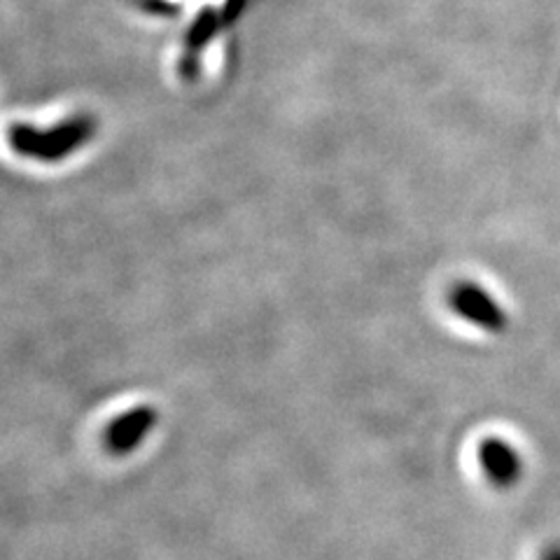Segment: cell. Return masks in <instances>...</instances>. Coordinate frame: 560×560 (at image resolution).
Returning <instances> with one entry per match:
<instances>
[{"instance_id":"obj_4","label":"cell","mask_w":560,"mask_h":560,"mask_svg":"<svg viewBox=\"0 0 560 560\" xmlns=\"http://www.w3.org/2000/svg\"><path fill=\"white\" fill-rule=\"evenodd\" d=\"M156 425V411L152 407H136L127 413L115 418L113 423L103 432V446L110 455H129L140 444L145 442V436Z\"/></svg>"},{"instance_id":"obj_7","label":"cell","mask_w":560,"mask_h":560,"mask_svg":"<svg viewBox=\"0 0 560 560\" xmlns=\"http://www.w3.org/2000/svg\"><path fill=\"white\" fill-rule=\"evenodd\" d=\"M539 560H560V541H556V545H549L545 551H541Z\"/></svg>"},{"instance_id":"obj_6","label":"cell","mask_w":560,"mask_h":560,"mask_svg":"<svg viewBox=\"0 0 560 560\" xmlns=\"http://www.w3.org/2000/svg\"><path fill=\"white\" fill-rule=\"evenodd\" d=\"M243 8H245V0H226L224 10H222V14H220L222 26L234 24V22L238 20V14L243 12Z\"/></svg>"},{"instance_id":"obj_2","label":"cell","mask_w":560,"mask_h":560,"mask_svg":"<svg viewBox=\"0 0 560 560\" xmlns=\"http://www.w3.org/2000/svg\"><path fill=\"white\" fill-rule=\"evenodd\" d=\"M446 302L460 320L486 331V335L500 337L510 329V311L498 302L493 292L475 283V280H460V283H455L446 294Z\"/></svg>"},{"instance_id":"obj_1","label":"cell","mask_w":560,"mask_h":560,"mask_svg":"<svg viewBox=\"0 0 560 560\" xmlns=\"http://www.w3.org/2000/svg\"><path fill=\"white\" fill-rule=\"evenodd\" d=\"M96 133V119L90 115L70 117L49 129L12 125L8 140L16 154L38 162H61L84 148Z\"/></svg>"},{"instance_id":"obj_5","label":"cell","mask_w":560,"mask_h":560,"mask_svg":"<svg viewBox=\"0 0 560 560\" xmlns=\"http://www.w3.org/2000/svg\"><path fill=\"white\" fill-rule=\"evenodd\" d=\"M222 24L220 14L213 8H206L197 14V20L185 33V45L180 55V78L195 82L201 70V51L213 40L218 26Z\"/></svg>"},{"instance_id":"obj_3","label":"cell","mask_w":560,"mask_h":560,"mask_svg":"<svg viewBox=\"0 0 560 560\" xmlns=\"http://www.w3.org/2000/svg\"><path fill=\"white\" fill-rule=\"evenodd\" d=\"M477 460L483 477L498 490H512L525 477V460L518 448L502 436H486L479 442Z\"/></svg>"}]
</instances>
